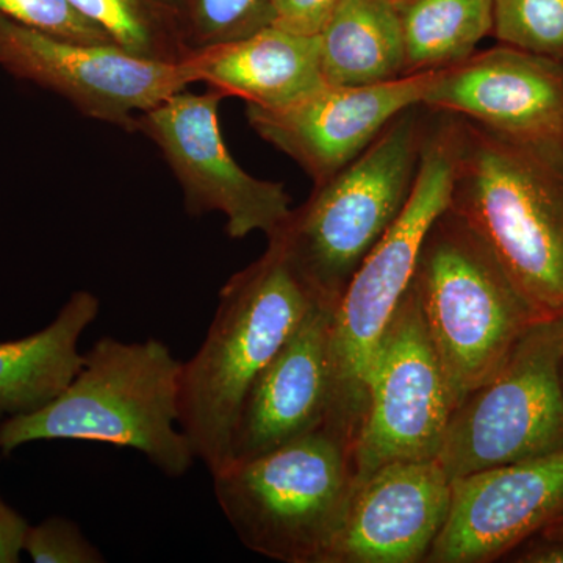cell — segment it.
Listing matches in <instances>:
<instances>
[{
  "instance_id": "1",
  "label": "cell",
  "mask_w": 563,
  "mask_h": 563,
  "mask_svg": "<svg viewBox=\"0 0 563 563\" xmlns=\"http://www.w3.org/2000/svg\"><path fill=\"white\" fill-rule=\"evenodd\" d=\"M448 209L543 318L563 321V141L529 143L461 118Z\"/></svg>"
},
{
  "instance_id": "2",
  "label": "cell",
  "mask_w": 563,
  "mask_h": 563,
  "mask_svg": "<svg viewBox=\"0 0 563 563\" xmlns=\"http://www.w3.org/2000/svg\"><path fill=\"white\" fill-rule=\"evenodd\" d=\"M180 372L161 340L103 336L54 401L0 421V454L43 440H80L131 448L166 476H184L196 454L179 426Z\"/></svg>"
},
{
  "instance_id": "3",
  "label": "cell",
  "mask_w": 563,
  "mask_h": 563,
  "mask_svg": "<svg viewBox=\"0 0 563 563\" xmlns=\"http://www.w3.org/2000/svg\"><path fill=\"white\" fill-rule=\"evenodd\" d=\"M320 306L276 243L221 288L206 340L181 363L179 426L210 474L231 463L233 429L263 369Z\"/></svg>"
},
{
  "instance_id": "4",
  "label": "cell",
  "mask_w": 563,
  "mask_h": 563,
  "mask_svg": "<svg viewBox=\"0 0 563 563\" xmlns=\"http://www.w3.org/2000/svg\"><path fill=\"white\" fill-rule=\"evenodd\" d=\"M431 110H404L350 165L314 184L268 242L276 243L314 301L335 309L363 261L412 195Z\"/></svg>"
},
{
  "instance_id": "5",
  "label": "cell",
  "mask_w": 563,
  "mask_h": 563,
  "mask_svg": "<svg viewBox=\"0 0 563 563\" xmlns=\"http://www.w3.org/2000/svg\"><path fill=\"white\" fill-rule=\"evenodd\" d=\"M355 439L325 424L211 474L240 542L282 563H328L355 492Z\"/></svg>"
},
{
  "instance_id": "6",
  "label": "cell",
  "mask_w": 563,
  "mask_h": 563,
  "mask_svg": "<svg viewBox=\"0 0 563 563\" xmlns=\"http://www.w3.org/2000/svg\"><path fill=\"white\" fill-rule=\"evenodd\" d=\"M412 285L454 409L547 320L490 246L450 209L422 242Z\"/></svg>"
},
{
  "instance_id": "7",
  "label": "cell",
  "mask_w": 563,
  "mask_h": 563,
  "mask_svg": "<svg viewBox=\"0 0 563 563\" xmlns=\"http://www.w3.org/2000/svg\"><path fill=\"white\" fill-rule=\"evenodd\" d=\"M461 118L431 110L412 195L395 224L369 252L332 312L335 407L328 424L357 440L368 402L369 366L380 336L412 285L422 242L448 209Z\"/></svg>"
},
{
  "instance_id": "8",
  "label": "cell",
  "mask_w": 563,
  "mask_h": 563,
  "mask_svg": "<svg viewBox=\"0 0 563 563\" xmlns=\"http://www.w3.org/2000/svg\"><path fill=\"white\" fill-rule=\"evenodd\" d=\"M562 346V320L537 322L455 406L437 459L451 479L563 450Z\"/></svg>"
},
{
  "instance_id": "9",
  "label": "cell",
  "mask_w": 563,
  "mask_h": 563,
  "mask_svg": "<svg viewBox=\"0 0 563 563\" xmlns=\"http://www.w3.org/2000/svg\"><path fill=\"white\" fill-rule=\"evenodd\" d=\"M366 388L355 487L388 462L437 461L454 404L413 285L380 336Z\"/></svg>"
},
{
  "instance_id": "10",
  "label": "cell",
  "mask_w": 563,
  "mask_h": 563,
  "mask_svg": "<svg viewBox=\"0 0 563 563\" xmlns=\"http://www.w3.org/2000/svg\"><path fill=\"white\" fill-rule=\"evenodd\" d=\"M0 68L57 92L85 117L132 131L174 92L198 84L188 58L154 60L118 44L81 43L24 27L0 14Z\"/></svg>"
},
{
  "instance_id": "11",
  "label": "cell",
  "mask_w": 563,
  "mask_h": 563,
  "mask_svg": "<svg viewBox=\"0 0 563 563\" xmlns=\"http://www.w3.org/2000/svg\"><path fill=\"white\" fill-rule=\"evenodd\" d=\"M222 99L211 88L202 95L185 88L141 113L136 131L162 151L191 214H224L233 240L254 232L272 239L291 214V196L277 181L251 176L232 157L218 120Z\"/></svg>"
},
{
  "instance_id": "12",
  "label": "cell",
  "mask_w": 563,
  "mask_h": 563,
  "mask_svg": "<svg viewBox=\"0 0 563 563\" xmlns=\"http://www.w3.org/2000/svg\"><path fill=\"white\" fill-rule=\"evenodd\" d=\"M433 73L361 87L325 84L276 109L247 106V122L321 184L355 161L404 110L422 106Z\"/></svg>"
},
{
  "instance_id": "13",
  "label": "cell",
  "mask_w": 563,
  "mask_h": 563,
  "mask_svg": "<svg viewBox=\"0 0 563 563\" xmlns=\"http://www.w3.org/2000/svg\"><path fill=\"white\" fill-rule=\"evenodd\" d=\"M562 520L563 450L459 477L426 563L495 562Z\"/></svg>"
},
{
  "instance_id": "14",
  "label": "cell",
  "mask_w": 563,
  "mask_h": 563,
  "mask_svg": "<svg viewBox=\"0 0 563 563\" xmlns=\"http://www.w3.org/2000/svg\"><path fill=\"white\" fill-rule=\"evenodd\" d=\"M422 106L529 143L563 141V65L498 44L435 70Z\"/></svg>"
},
{
  "instance_id": "15",
  "label": "cell",
  "mask_w": 563,
  "mask_h": 563,
  "mask_svg": "<svg viewBox=\"0 0 563 563\" xmlns=\"http://www.w3.org/2000/svg\"><path fill=\"white\" fill-rule=\"evenodd\" d=\"M453 479L439 461H395L357 484L328 563H420L442 533Z\"/></svg>"
},
{
  "instance_id": "16",
  "label": "cell",
  "mask_w": 563,
  "mask_h": 563,
  "mask_svg": "<svg viewBox=\"0 0 563 563\" xmlns=\"http://www.w3.org/2000/svg\"><path fill=\"white\" fill-rule=\"evenodd\" d=\"M332 312L314 306L252 384L233 429L231 463L269 453L331 421Z\"/></svg>"
},
{
  "instance_id": "17",
  "label": "cell",
  "mask_w": 563,
  "mask_h": 563,
  "mask_svg": "<svg viewBox=\"0 0 563 563\" xmlns=\"http://www.w3.org/2000/svg\"><path fill=\"white\" fill-rule=\"evenodd\" d=\"M198 81L247 106L276 109L324 87L320 35L269 25L246 38L192 52Z\"/></svg>"
},
{
  "instance_id": "18",
  "label": "cell",
  "mask_w": 563,
  "mask_h": 563,
  "mask_svg": "<svg viewBox=\"0 0 563 563\" xmlns=\"http://www.w3.org/2000/svg\"><path fill=\"white\" fill-rule=\"evenodd\" d=\"M99 312L98 296L76 291L49 325L0 343V421L38 412L62 395L84 363L81 333Z\"/></svg>"
},
{
  "instance_id": "19",
  "label": "cell",
  "mask_w": 563,
  "mask_h": 563,
  "mask_svg": "<svg viewBox=\"0 0 563 563\" xmlns=\"http://www.w3.org/2000/svg\"><path fill=\"white\" fill-rule=\"evenodd\" d=\"M320 41L328 85L361 87L404 77L406 54L393 0H342Z\"/></svg>"
},
{
  "instance_id": "20",
  "label": "cell",
  "mask_w": 563,
  "mask_h": 563,
  "mask_svg": "<svg viewBox=\"0 0 563 563\" xmlns=\"http://www.w3.org/2000/svg\"><path fill=\"white\" fill-rule=\"evenodd\" d=\"M401 25L404 76L465 60L492 35L493 0H393Z\"/></svg>"
},
{
  "instance_id": "21",
  "label": "cell",
  "mask_w": 563,
  "mask_h": 563,
  "mask_svg": "<svg viewBox=\"0 0 563 563\" xmlns=\"http://www.w3.org/2000/svg\"><path fill=\"white\" fill-rule=\"evenodd\" d=\"M74 9L109 33L122 49L154 58L181 62L188 52L180 35L166 31L154 0H68Z\"/></svg>"
},
{
  "instance_id": "22",
  "label": "cell",
  "mask_w": 563,
  "mask_h": 563,
  "mask_svg": "<svg viewBox=\"0 0 563 563\" xmlns=\"http://www.w3.org/2000/svg\"><path fill=\"white\" fill-rule=\"evenodd\" d=\"M492 36L563 65V0H493Z\"/></svg>"
},
{
  "instance_id": "23",
  "label": "cell",
  "mask_w": 563,
  "mask_h": 563,
  "mask_svg": "<svg viewBox=\"0 0 563 563\" xmlns=\"http://www.w3.org/2000/svg\"><path fill=\"white\" fill-rule=\"evenodd\" d=\"M273 25L269 0H190V32L184 44L188 55L246 38Z\"/></svg>"
},
{
  "instance_id": "24",
  "label": "cell",
  "mask_w": 563,
  "mask_h": 563,
  "mask_svg": "<svg viewBox=\"0 0 563 563\" xmlns=\"http://www.w3.org/2000/svg\"><path fill=\"white\" fill-rule=\"evenodd\" d=\"M0 14L57 38L114 44L109 33L74 9L68 0H0Z\"/></svg>"
},
{
  "instance_id": "25",
  "label": "cell",
  "mask_w": 563,
  "mask_h": 563,
  "mask_svg": "<svg viewBox=\"0 0 563 563\" xmlns=\"http://www.w3.org/2000/svg\"><path fill=\"white\" fill-rule=\"evenodd\" d=\"M24 553L35 563H102L106 558L87 540L79 526L65 517H51L29 526Z\"/></svg>"
},
{
  "instance_id": "26",
  "label": "cell",
  "mask_w": 563,
  "mask_h": 563,
  "mask_svg": "<svg viewBox=\"0 0 563 563\" xmlns=\"http://www.w3.org/2000/svg\"><path fill=\"white\" fill-rule=\"evenodd\" d=\"M342 0H269L273 25L302 35H320Z\"/></svg>"
},
{
  "instance_id": "27",
  "label": "cell",
  "mask_w": 563,
  "mask_h": 563,
  "mask_svg": "<svg viewBox=\"0 0 563 563\" xmlns=\"http://www.w3.org/2000/svg\"><path fill=\"white\" fill-rule=\"evenodd\" d=\"M29 526L31 525L25 521V518L0 496V563L21 561V554L24 553L22 544H24Z\"/></svg>"
},
{
  "instance_id": "28",
  "label": "cell",
  "mask_w": 563,
  "mask_h": 563,
  "mask_svg": "<svg viewBox=\"0 0 563 563\" xmlns=\"http://www.w3.org/2000/svg\"><path fill=\"white\" fill-rule=\"evenodd\" d=\"M515 562L563 563V536H537L521 544Z\"/></svg>"
},
{
  "instance_id": "29",
  "label": "cell",
  "mask_w": 563,
  "mask_h": 563,
  "mask_svg": "<svg viewBox=\"0 0 563 563\" xmlns=\"http://www.w3.org/2000/svg\"><path fill=\"white\" fill-rule=\"evenodd\" d=\"M540 536H563V520L548 529V531L540 533Z\"/></svg>"
},
{
  "instance_id": "30",
  "label": "cell",
  "mask_w": 563,
  "mask_h": 563,
  "mask_svg": "<svg viewBox=\"0 0 563 563\" xmlns=\"http://www.w3.org/2000/svg\"><path fill=\"white\" fill-rule=\"evenodd\" d=\"M561 377H562V385H563V346H562V354H561Z\"/></svg>"
}]
</instances>
